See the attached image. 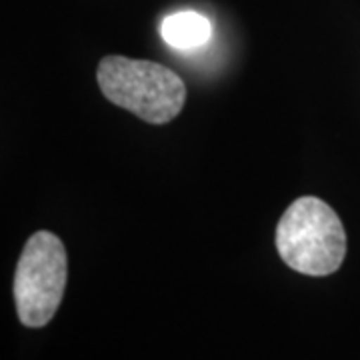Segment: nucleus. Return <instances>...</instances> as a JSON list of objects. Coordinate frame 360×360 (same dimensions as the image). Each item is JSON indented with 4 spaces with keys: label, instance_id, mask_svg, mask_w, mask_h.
Here are the masks:
<instances>
[{
    "label": "nucleus",
    "instance_id": "1",
    "mask_svg": "<svg viewBox=\"0 0 360 360\" xmlns=\"http://www.w3.org/2000/svg\"><path fill=\"white\" fill-rule=\"evenodd\" d=\"M276 250L284 262L300 274H333L347 257L342 220L321 198L302 196L288 206L278 220Z\"/></svg>",
    "mask_w": 360,
    "mask_h": 360
},
{
    "label": "nucleus",
    "instance_id": "2",
    "mask_svg": "<svg viewBox=\"0 0 360 360\" xmlns=\"http://www.w3.org/2000/svg\"><path fill=\"white\" fill-rule=\"evenodd\" d=\"M103 94L150 124H165L186 103L184 80L167 66L127 56H104L96 70Z\"/></svg>",
    "mask_w": 360,
    "mask_h": 360
},
{
    "label": "nucleus",
    "instance_id": "3",
    "mask_svg": "<svg viewBox=\"0 0 360 360\" xmlns=\"http://www.w3.org/2000/svg\"><path fill=\"white\" fill-rule=\"evenodd\" d=\"M68 260L63 240L49 231L34 232L14 274V302L25 326L49 324L65 295Z\"/></svg>",
    "mask_w": 360,
    "mask_h": 360
},
{
    "label": "nucleus",
    "instance_id": "4",
    "mask_svg": "<svg viewBox=\"0 0 360 360\" xmlns=\"http://www.w3.org/2000/svg\"><path fill=\"white\" fill-rule=\"evenodd\" d=\"M162 39L168 46L176 51H193L202 46L212 34V26L202 14L186 11V13L170 14L160 26Z\"/></svg>",
    "mask_w": 360,
    "mask_h": 360
}]
</instances>
